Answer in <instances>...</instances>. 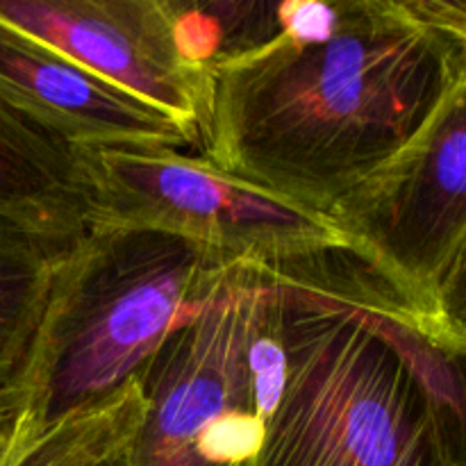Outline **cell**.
<instances>
[{"label":"cell","instance_id":"8fae6325","mask_svg":"<svg viewBox=\"0 0 466 466\" xmlns=\"http://www.w3.org/2000/svg\"><path fill=\"white\" fill-rule=\"evenodd\" d=\"M146 410L141 376L18 446L9 466H118Z\"/></svg>","mask_w":466,"mask_h":466},{"label":"cell","instance_id":"5bb4252c","mask_svg":"<svg viewBox=\"0 0 466 466\" xmlns=\"http://www.w3.org/2000/svg\"><path fill=\"white\" fill-rule=\"evenodd\" d=\"M23 421L21 387L0 390V466H9L18 451Z\"/></svg>","mask_w":466,"mask_h":466},{"label":"cell","instance_id":"277c9868","mask_svg":"<svg viewBox=\"0 0 466 466\" xmlns=\"http://www.w3.org/2000/svg\"><path fill=\"white\" fill-rule=\"evenodd\" d=\"M287 378L282 287L235 264L141 371L146 410L121 466H241Z\"/></svg>","mask_w":466,"mask_h":466},{"label":"cell","instance_id":"52a82bcc","mask_svg":"<svg viewBox=\"0 0 466 466\" xmlns=\"http://www.w3.org/2000/svg\"><path fill=\"white\" fill-rule=\"evenodd\" d=\"M0 21L153 105L198 148L209 73L182 55L173 0H0Z\"/></svg>","mask_w":466,"mask_h":466},{"label":"cell","instance_id":"4fadbf2b","mask_svg":"<svg viewBox=\"0 0 466 466\" xmlns=\"http://www.w3.org/2000/svg\"><path fill=\"white\" fill-rule=\"evenodd\" d=\"M412 14L440 30L458 50L466 80V0H405Z\"/></svg>","mask_w":466,"mask_h":466},{"label":"cell","instance_id":"6da1fadb","mask_svg":"<svg viewBox=\"0 0 466 466\" xmlns=\"http://www.w3.org/2000/svg\"><path fill=\"white\" fill-rule=\"evenodd\" d=\"M267 44L209 64L200 157L328 217L462 82L458 50L405 0H289Z\"/></svg>","mask_w":466,"mask_h":466},{"label":"cell","instance_id":"5b68a950","mask_svg":"<svg viewBox=\"0 0 466 466\" xmlns=\"http://www.w3.org/2000/svg\"><path fill=\"white\" fill-rule=\"evenodd\" d=\"M91 223L153 228L267 273L350 250L328 217L267 194L180 148L80 150Z\"/></svg>","mask_w":466,"mask_h":466},{"label":"cell","instance_id":"ba28073f","mask_svg":"<svg viewBox=\"0 0 466 466\" xmlns=\"http://www.w3.org/2000/svg\"><path fill=\"white\" fill-rule=\"evenodd\" d=\"M0 96L77 153L196 148L171 116L3 21Z\"/></svg>","mask_w":466,"mask_h":466},{"label":"cell","instance_id":"3957f363","mask_svg":"<svg viewBox=\"0 0 466 466\" xmlns=\"http://www.w3.org/2000/svg\"><path fill=\"white\" fill-rule=\"evenodd\" d=\"M235 264L171 232L91 223L55 276L18 382V446L141 376Z\"/></svg>","mask_w":466,"mask_h":466},{"label":"cell","instance_id":"30bf717a","mask_svg":"<svg viewBox=\"0 0 466 466\" xmlns=\"http://www.w3.org/2000/svg\"><path fill=\"white\" fill-rule=\"evenodd\" d=\"M76 244L0 221V390L21 382L55 276Z\"/></svg>","mask_w":466,"mask_h":466},{"label":"cell","instance_id":"7a4b0ae2","mask_svg":"<svg viewBox=\"0 0 466 466\" xmlns=\"http://www.w3.org/2000/svg\"><path fill=\"white\" fill-rule=\"evenodd\" d=\"M273 278L287 378L241 466H466L464 341L350 250Z\"/></svg>","mask_w":466,"mask_h":466},{"label":"cell","instance_id":"7c38bea8","mask_svg":"<svg viewBox=\"0 0 466 466\" xmlns=\"http://www.w3.org/2000/svg\"><path fill=\"white\" fill-rule=\"evenodd\" d=\"M428 319L466 344V232L437 282Z\"/></svg>","mask_w":466,"mask_h":466},{"label":"cell","instance_id":"8992f818","mask_svg":"<svg viewBox=\"0 0 466 466\" xmlns=\"http://www.w3.org/2000/svg\"><path fill=\"white\" fill-rule=\"evenodd\" d=\"M328 218L360 259L428 317L437 282L466 232V80Z\"/></svg>","mask_w":466,"mask_h":466},{"label":"cell","instance_id":"9c48e42d","mask_svg":"<svg viewBox=\"0 0 466 466\" xmlns=\"http://www.w3.org/2000/svg\"><path fill=\"white\" fill-rule=\"evenodd\" d=\"M0 221L80 241L91 226V196L80 153L23 116L0 96Z\"/></svg>","mask_w":466,"mask_h":466}]
</instances>
